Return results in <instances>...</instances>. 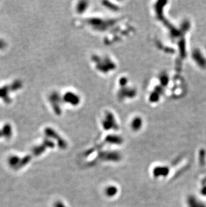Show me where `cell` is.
<instances>
[{
    "instance_id": "obj_3",
    "label": "cell",
    "mask_w": 206,
    "mask_h": 207,
    "mask_svg": "<svg viewBox=\"0 0 206 207\" xmlns=\"http://www.w3.org/2000/svg\"><path fill=\"white\" fill-rule=\"evenodd\" d=\"M54 206V207H66V206L64 205V204L61 201H57L55 202Z\"/></svg>"
},
{
    "instance_id": "obj_1",
    "label": "cell",
    "mask_w": 206,
    "mask_h": 207,
    "mask_svg": "<svg viewBox=\"0 0 206 207\" xmlns=\"http://www.w3.org/2000/svg\"><path fill=\"white\" fill-rule=\"evenodd\" d=\"M118 192V189L115 186H109L105 189V194L109 197L114 196Z\"/></svg>"
},
{
    "instance_id": "obj_2",
    "label": "cell",
    "mask_w": 206,
    "mask_h": 207,
    "mask_svg": "<svg viewBox=\"0 0 206 207\" xmlns=\"http://www.w3.org/2000/svg\"><path fill=\"white\" fill-rule=\"evenodd\" d=\"M102 159H104L106 160L117 161L121 159V156L118 154L116 153H109L106 156H102Z\"/></svg>"
}]
</instances>
